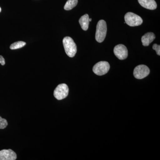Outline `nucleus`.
<instances>
[{
  "label": "nucleus",
  "instance_id": "f257e3e1",
  "mask_svg": "<svg viewBox=\"0 0 160 160\" xmlns=\"http://www.w3.org/2000/svg\"><path fill=\"white\" fill-rule=\"evenodd\" d=\"M63 44L66 54L69 57H74L77 52V47L73 39L69 37H66L63 39Z\"/></svg>",
  "mask_w": 160,
  "mask_h": 160
},
{
  "label": "nucleus",
  "instance_id": "f03ea898",
  "mask_svg": "<svg viewBox=\"0 0 160 160\" xmlns=\"http://www.w3.org/2000/svg\"><path fill=\"white\" fill-rule=\"evenodd\" d=\"M107 25L104 20H100L98 22L97 26L96 32V40L99 43H102L106 38L107 33Z\"/></svg>",
  "mask_w": 160,
  "mask_h": 160
},
{
  "label": "nucleus",
  "instance_id": "7ed1b4c3",
  "mask_svg": "<svg viewBox=\"0 0 160 160\" xmlns=\"http://www.w3.org/2000/svg\"><path fill=\"white\" fill-rule=\"evenodd\" d=\"M125 22L132 27L139 26L143 23V20L138 15L128 12L125 16Z\"/></svg>",
  "mask_w": 160,
  "mask_h": 160
},
{
  "label": "nucleus",
  "instance_id": "20e7f679",
  "mask_svg": "<svg viewBox=\"0 0 160 160\" xmlns=\"http://www.w3.org/2000/svg\"><path fill=\"white\" fill-rule=\"evenodd\" d=\"M69 89L68 86L66 84L59 85L55 89L53 92L54 97L58 100H62L68 96Z\"/></svg>",
  "mask_w": 160,
  "mask_h": 160
},
{
  "label": "nucleus",
  "instance_id": "39448f33",
  "mask_svg": "<svg viewBox=\"0 0 160 160\" xmlns=\"http://www.w3.org/2000/svg\"><path fill=\"white\" fill-rule=\"evenodd\" d=\"M110 65L109 63L105 61H102L96 64L93 66V72L98 76H102L106 74L109 71Z\"/></svg>",
  "mask_w": 160,
  "mask_h": 160
},
{
  "label": "nucleus",
  "instance_id": "423d86ee",
  "mask_svg": "<svg viewBox=\"0 0 160 160\" xmlns=\"http://www.w3.org/2000/svg\"><path fill=\"white\" fill-rule=\"evenodd\" d=\"M150 73L149 69L146 65H139L136 67L133 71V75L136 78L142 79L149 75Z\"/></svg>",
  "mask_w": 160,
  "mask_h": 160
},
{
  "label": "nucleus",
  "instance_id": "0eeeda50",
  "mask_svg": "<svg viewBox=\"0 0 160 160\" xmlns=\"http://www.w3.org/2000/svg\"><path fill=\"white\" fill-rule=\"evenodd\" d=\"M113 52L115 55L119 59L122 60L126 59L128 57V52L126 46L122 44H119L114 47Z\"/></svg>",
  "mask_w": 160,
  "mask_h": 160
},
{
  "label": "nucleus",
  "instance_id": "6e6552de",
  "mask_svg": "<svg viewBox=\"0 0 160 160\" xmlns=\"http://www.w3.org/2000/svg\"><path fill=\"white\" fill-rule=\"evenodd\" d=\"M17 158L16 153L11 149L0 151V160H15Z\"/></svg>",
  "mask_w": 160,
  "mask_h": 160
},
{
  "label": "nucleus",
  "instance_id": "1a4fd4ad",
  "mask_svg": "<svg viewBox=\"0 0 160 160\" xmlns=\"http://www.w3.org/2000/svg\"><path fill=\"white\" fill-rule=\"evenodd\" d=\"M141 6L146 9L154 10L157 7V4L154 0H138Z\"/></svg>",
  "mask_w": 160,
  "mask_h": 160
},
{
  "label": "nucleus",
  "instance_id": "9d476101",
  "mask_svg": "<svg viewBox=\"0 0 160 160\" xmlns=\"http://www.w3.org/2000/svg\"><path fill=\"white\" fill-rule=\"evenodd\" d=\"M155 35L153 32H149L143 35L142 38V42L144 46H148L155 39Z\"/></svg>",
  "mask_w": 160,
  "mask_h": 160
},
{
  "label": "nucleus",
  "instance_id": "9b49d317",
  "mask_svg": "<svg viewBox=\"0 0 160 160\" xmlns=\"http://www.w3.org/2000/svg\"><path fill=\"white\" fill-rule=\"evenodd\" d=\"M89 18V16L88 15V14H86L80 18L79 21L81 27L83 30H85V31L88 30V28H89V24L90 22Z\"/></svg>",
  "mask_w": 160,
  "mask_h": 160
},
{
  "label": "nucleus",
  "instance_id": "f8f14e48",
  "mask_svg": "<svg viewBox=\"0 0 160 160\" xmlns=\"http://www.w3.org/2000/svg\"><path fill=\"white\" fill-rule=\"evenodd\" d=\"M78 0H68L64 6V9L70 10L74 8L77 5Z\"/></svg>",
  "mask_w": 160,
  "mask_h": 160
},
{
  "label": "nucleus",
  "instance_id": "ddd939ff",
  "mask_svg": "<svg viewBox=\"0 0 160 160\" xmlns=\"http://www.w3.org/2000/svg\"><path fill=\"white\" fill-rule=\"evenodd\" d=\"M26 45V43L25 42L19 41V42H16L11 44L10 46V49L13 50V49H20L24 47Z\"/></svg>",
  "mask_w": 160,
  "mask_h": 160
},
{
  "label": "nucleus",
  "instance_id": "4468645a",
  "mask_svg": "<svg viewBox=\"0 0 160 160\" xmlns=\"http://www.w3.org/2000/svg\"><path fill=\"white\" fill-rule=\"evenodd\" d=\"M8 126V122L5 119L0 116V129H4Z\"/></svg>",
  "mask_w": 160,
  "mask_h": 160
},
{
  "label": "nucleus",
  "instance_id": "2eb2a0df",
  "mask_svg": "<svg viewBox=\"0 0 160 160\" xmlns=\"http://www.w3.org/2000/svg\"><path fill=\"white\" fill-rule=\"evenodd\" d=\"M152 49L155 50L156 52L157 53L158 55H160V45H158L157 44H154V45L152 46Z\"/></svg>",
  "mask_w": 160,
  "mask_h": 160
},
{
  "label": "nucleus",
  "instance_id": "dca6fc26",
  "mask_svg": "<svg viewBox=\"0 0 160 160\" xmlns=\"http://www.w3.org/2000/svg\"><path fill=\"white\" fill-rule=\"evenodd\" d=\"M0 63L2 66H4L6 64L5 59L1 55H0Z\"/></svg>",
  "mask_w": 160,
  "mask_h": 160
},
{
  "label": "nucleus",
  "instance_id": "f3484780",
  "mask_svg": "<svg viewBox=\"0 0 160 160\" xmlns=\"http://www.w3.org/2000/svg\"><path fill=\"white\" fill-rule=\"evenodd\" d=\"M89 22H91L92 19L91 18H89Z\"/></svg>",
  "mask_w": 160,
  "mask_h": 160
},
{
  "label": "nucleus",
  "instance_id": "a211bd4d",
  "mask_svg": "<svg viewBox=\"0 0 160 160\" xmlns=\"http://www.w3.org/2000/svg\"><path fill=\"white\" fill-rule=\"evenodd\" d=\"M1 11H2V9H1V7H0V12H1Z\"/></svg>",
  "mask_w": 160,
  "mask_h": 160
}]
</instances>
